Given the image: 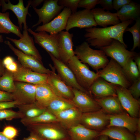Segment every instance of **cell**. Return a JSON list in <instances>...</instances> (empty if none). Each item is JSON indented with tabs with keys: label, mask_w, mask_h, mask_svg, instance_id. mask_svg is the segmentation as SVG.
<instances>
[{
	"label": "cell",
	"mask_w": 140,
	"mask_h": 140,
	"mask_svg": "<svg viewBox=\"0 0 140 140\" xmlns=\"http://www.w3.org/2000/svg\"><path fill=\"white\" fill-rule=\"evenodd\" d=\"M133 21L130 20L105 27H93L85 29L86 32L84 37L90 46L96 48H100L108 46L114 39L118 40L127 48V45L123 40V35L126 29Z\"/></svg>",
	"instance_id": "6da1fadb"
},
{
	"label": "cell",
	"mask_w": 140,
	"mask_h": 140,
	"mask_svg": "<svg viewBox=\"0 0 140 140\" xmlns=\"http://www.w3.org/2000/svg\"><path fill=\"white\" fill-rule=\"evenodd\" d=\"M74 51L75 55L81 62L88 64L97 72L105 67L109 61L102 51L92 48L86 41L76 46Z\"/></svg>",
	"instance_id": "7a4b0ae2"
},
{
	"label": "cell",
	"mask_w": 140,
	"mask_h": 140,
	"mask_svg": "<svg viewBox=\"0 0 140 140\" xmlns=\"http://www.w3.org/2000/svg\"><path fill=\"white\" fill-rule=\"evenodd\" d=\"M67 65L73 72L79 84L87 90H90L92 84L99 78L97 73L90 70L75 55L69 59Z\"/></svg>",
	"instance_id": "3957f363"
},
{
	"label": "cell",
	"mask_w": 140,
	"mask_h": 140,
	"mask_svg": "<svg viewBox=\"0 0 140 140\" xmlns=\"http://www.w3.org/2000/svg\"><path fill=\"white\" fill-rule=\"evenodd\" d=\"M96 73L99 78L113 84L128 89L131 84L125 75L121 66L112 59L105 67Z\"/></svg>",
	"instance_id": "277c9868"
},
{
	"label": "cell",
	"mask_w": 140,
	"mask_h": 140,
	"mask_svg": "<svg viewBox=\"0 0 140 140\" xmlns=\"http://www.w3.org/2000/svg\"><path fill=\"white\" fill-rule=\"evenodd\" d=\"M119 41L114 39L109 45L100 48L106 55L119 64L122 67L130 59L134 58L137 53L134 51H129Z\"/></svg>",
	"instance_id": "5b68a950"
},
{
	"label": "cell",
	"mask_w": 140,
	"mask_h": 140,
	"mask_svg": "<svg viewBox=\"0 0 140 140\" xmlns=\"http://www.w3.org/2000/svg\"><path fill=\"white\" fill-rule=\"evenodd\" d=\"M27 31L34 37L35 43L45 49L48 53L60 60L58 34L51 35L44 32H36L31 28H28Z\"/></svg>",
	"instance_id": "8992f818"
},
{
	"label": "cell",
	"mask_w": 140,
	"mask_h": 140,
	"mask_svg": "<svg viewBox=\"0 0 140 140\" xmlns=\"http://www.w3.org/2000/svg\"><path fill=\"white\" fill-rule=\"evenodd\" d=\"M97 25L91 10L85 9L72 13L68 18L65 30L68 31L74 27L86 29Z\"/></svg>",
	"instance_id": "52a82bcc"
},
{
	"label": "cell",
	"mask_w": 140,
	"mask_h": 140,
	"mask_svg": "<svg viewBox=\"0 0 140 140\" xmlns=\"http://www.w3.org/2000/svg\"><path fill=\"white\" fill-rule=\"evenodd\" d=\"M15 83V89L11 94L13 101L17 103V106L35 102L36 85L17 81Z\"/></svg>",
	"instance_id": "ba28073f"
},
{
	"label": "cell",
	"mask_w": 140,
	"mask_h": 140,
	"mask_svg": "<svg viewBox=\"0 0 140 140\" xmlns=\"http://www.w3.org/2000/svg\"><path fill=\"white\" fill-rule=\"evenodd\" d=\"M58 0H46L44 1L42 6L40 9L33 8L39 17L37 22L33 25V28L42 23L45 24L51 21L61 12L64 7L58 4Z\"/></svg>",
	"instance_id": "9c48e42d"
},
{
	"label": "cell",
	"mask_w": 140,
	"mask_h": 140,
	"mask_svg": "<svg viewBox=\"0 0 140 140\" xmlns=\"http://www.w3.org/2000/svg\"><path fill=\"white\" fill-rule=\"evenodd\" d=\"M114 85L117 97L124 110L132 117H137L139 111V100L134 98L128 88Z\"/></svg>",
	"instance_id": "30bf717a"
},
{
	"label": "cell",
	"mask_w": 140,
	"mask_h": 140,
	"mask_svg": "<svg viewBox=\"0 0 140 140\" xmlns=\"http://www.w3.org/2000/svg\"><path fill=\"white\" fill-rule=\"evenodd\" d=\"M4 43L17 57L18 61L23 67L43 74H49L52 73V71L44 67L42 62L33 56L26 55L16 48L9 40L5 41Z\"/></svg>",
	"instance_id": "8fae6325"
},
{
	"label": "cell",
	"mask_w": 140,
	"mask_h": 140,
	"mask_svg": "<svg viewBox=\"0 0 140 140\" xmlns=\"http://www.w3.org/2000/svg\"><path fill=\"white\" fill-rule=\"evenodd\" d=\"M109 122L107 128L116 127L127 129L133 134L136 132H140V118L130 116L128 113L123 112L115 114H109Z\"/></svg>",
	"instance_id": "7c38bea8"
},
{
	"label": "cell",
	"mask_w": 140,
	"mask_h": 140,
	"mask_svg": "<svg viewBox=\"0 0 140 140\" xmlns=\"http://www.w3.org/2000/svg\"><path fill=\"white\" fill-rule=\"evenodd\" d=\"M109 122V114L102 109L82 113L80 121L86 127L94 130L102 129Z\"/></svg>",
	"instance_id": "4fadbf2b"
},
{
	"label": "cell",
	"mask_w": 140,
	"mask_h": 140,
	"mask_svg": "<svg viewBox=\"0 0 140 140\" xmlns=\"http://www.w3.org/2000/svg\"><path fill=\"white\" fill-rule=\"evenodd\" d=\"M72 12L69 9L64 7L60 13L48 23L38 26L35 32H44L51 35H55L65 29L68 18Z\"/></svg>",
	"instance_id": "5bb4252c"
},
{
	"label": "cell",
	"mask_w": 140,
	"mask_h": 140,
	"mask_svg": "<svg viewBox=\"0 0 140 140\" xmlns=\"http://www.w3.org/2000/svg\"><path fill=\"white\" fill-rule=\"evenodd\" d=\"M48 54L57 72L58 75L61 79L68 86L87 94V90L78 83L73 72L68 65L51 54Z\"/></svg>",
	"instance_id": "9a60e30c"
},
{
	"label": "cell",
	"mask_w": 140,
	"mask_h": 140,
	"mask_svg": "<svg viewBox=\"0 0 140 140\" xmlns=\"http://www.w3.org/2000/svg\"><path fill=\"white\" fill-rule=\"evenodd\" d=\"M2 7V11L4 12L8 10L12 11L16 16L18 21L19 27L20 30H22V24H23V29H28L26 23V17L27 15L31 16L28 12L29 8L31 5V0L27 1V4L26 7L24 6L23 0H19L16 4H12L10 0H8V3L4 0H0Z\"/></svg>",
	"instance_id": "2e32d148"
},
{
	"label": "cell",
	"mask_w": 140,
	"mask_h": 140,
	"mask_svg": "<svg viewBox=\"0 0 140 140\" xmlns=\"http://www.w3.org/2000/svg\"><path fill=\"white\" fill-rule=\"evenodd\" d=\"M27 29H24L22 37L17 39L7 37L6 38L14 44L24 53L34 57L42 62V57L36 47L33 38L28 34Z\"/></svg>",
	"instance_id": "e0dca14e"
},
{
	"label": "cell",
	"mask_w": 140,
	"mask_h": 140,
	"mask_svg": "<svg viewBox=\"0 0 140 140\" xmlns=\"http://www.w3.org/2000/svg\"><path fill=\"white\" fill-rule=\"evenodd\" d=\"M73 97L72 101L74 105L83 113L97 111L101 107L94 99L87 94L72 88Z\"/></svg>",
	"instance_id": "ac0fdd59"
},
{
	"label": "cell",
	"mask_w": 140,
	"mask_h": 140,
	"mask_svg": "<svg viewBox=\"0 0 140 140\" xmlns=\"http://www.w3.org/2000/svg\"><path fill=\"white\" fill-rule=\"evenodd\" d=\"M52 73L48 75L47 83L58 97L72 100L73 97L72 88L66 85L55 72V69L51 65Z\"/></svg>",
	"instance_id": "d6986e66"
},
{
	"label": "cell",
	"mask_w": 140,
	"mask_h": 140,
	"mask_svg": "<svg viewBox=\"0 0 140 140\" xmlns=\"http://www.w3.org/2000/svg\"><path fill=\"white\" fill-rule=\"evenodd\" d=\"M60 60L67 65L69 59L75 55L73 50L72 33L62 31L58 34Z\"/></svg>",
	"instance_id": "ffe728a7"
},
{
	"label": "cell",
	"mask_w": 140,
	"mask_h": 140,
	"mask_svg": "<svg viewBox=\"0 0 140 140\" xmlns=\"http://www.w3.org/2000/svg\"><path fill=\"white\" fill-rule=\"evenodd\" d=\"M13 74L14 81L35 85L47 83L49 75L35 72L22 66H18L17 71Z\"/></svg>",
	"instance_id": "44dd1931"
},
{
	"label": "cell",
	"mask_w": 140,
	"mask_h": 140,
	"mask_svg": "<svg viewBox=\"0 0 140 140\" xmlns=\"http://www.w3.org/2000/svg\"><path fill=\"white\" fill-rule=\"evenodd\" d=\"M27 126L44 140H62L65 137V134L61 130L47 123L33 124Z\"/></svg>",
	"instance_id": "7402d4cb"
},
{
	"label": "cell",
	"mask_w": 140,
	"mask_h": 140,
	"mask_svg": "<svg viewBox=\"0 0 140 140\" xmlns=\"http://www.w3.org/2000/svg\"><path fill=\"white\" fill-rule=\"evenodd\" d=\"M74 107L54 114L58 122L66 127L69 128L79 124L82 112L78 108Z\"/></svg>",
	"instance_id": "603a6c76"
},
{
	"label": "cell",
	"mask_w": 140,
	"mask_h": 140,
	"mask_svg": "<svg viewBox=\"0 0 140 140\" xmlns=\"http://www.w3.org/2000/svg\"><path fill=\"white\" fill-rule=\"evenodd\" d=\"M90 90L96 97L117 96L114 85L99 78L91 85Z\"/></svg>",
	"instance_id": "cb8c5ba5"
},
{
	"label": "cell",
	"mask_w": 140,
	"mask_h": 140,
	"mask_svg": "<svg viewBox=\"0 0 140 140\" xmlns=\"http://www.w3.org/2000/svg\"><path fill=\"white\" fill-rule=\"evenodd\" d=\"M91 11L97 25L103 27L109 25H115L121 22L116 13L105 11L100 8H94Z\"/></svg>",
	"instance_id": "d4e9b609"
},
{
	"label": "cell",
	"mask_w": 140,
	"mask_h": 140,
	"mask_svg": "<svg viewBox=\"0 0 140 140\" xmlns=\"http://www.w3.org/2000/svg\"><path fill=\"white\" fill-rule=\"evenodd\" d=\"M57 97L47 83L36 85V102L41 107H47L49 103Z\"/></svg>",
	"instance_id": "484cf974"
},
{
	"label": "cell",
	"mask_w": 140,
	"mask_h": 140,
	"mask_svg": "<svg viewBox=\"0 0 140 140\" xmlns=\"http://www.w3.org/2000/svg\"><path fill=\"white\" fill-rule=\"evenodd\" d=\"M69 133L72 140H93L99 136V132L78 124L69 128Z\"/></svg>",
	"instance_id": "4316f807"
},
{
	"label": "cell",
	"mask_w": 140,
	"mask_h": 140,
	"mask_svg": "<svg viewBox=\"0 0 140 140\" xmlns=\"http://www.w3.org/2000/svg\"><path fill=\"white\" fill-rule=\"evenodd\" d=\"M94 100L103 110L108 114H117L123 112L124 109L117 96L95 98Z\"/></svg>",
	"instance_id": "83f0119b"
},
{
	"label": "cell",
	"mask_w": 140,
	"mask_h": 140,
	"mask_svg": "<svg viewBox=\"0 0 140 140\" xmlns=\"http://www.w3.org/2000/svg\"><path fill=\"white\" fill-rule=\"evenodd\" d=\"M121 22L140 18V5L132 1L123 6L116 12Z\"/></svg>",
	"instance_id": "f1b7e54d"
},
{
	"label": "cell",
	"mask_w": 140,
	"mask_h": 140,
	"mask_svg": "<svg viewBox=\"0 0 140 140\" xmlns=\"http://www.w3.org/2000/svg\"><path fill=\"white\" fill-rule=\"evenodd\" d=\"M105 135L114 140H135V135L124 128L113 127L99 132V136Z\"/></svg>",
	"instance_id": "f546056e"
},
{
	"label": "cell",
	"mask_w": 140,
	"mask_h": 140,
	"mask_svg": "<svg viewBox=\"0 0 140 140\" xmlns=\"http://www.w3.org/2000/svg\"><path fill=\"white\" fill-rule=\"evenodd\" d=\"M9 12L2 13L0 12V33H12L20 38L23 34L18 26L15 25L11 20Z\"/></svg>",
	"instance_id": "4dcf8cb0"
},
{
	"label": "cell",
	"mask_w": 140,
	"mask_h": 140,
	"mask_svg": "<svg viewBox=\"0 0 140 140\" xmlns=\"http://www.w3.org/2000/svg\"><path fill=\"white\" fill-rule=\"evenodd\" d=\"M58 122L56 116L48 110L36 117L32 118H23L21 122L24 125H28Z\"/></svg>",
	"instance_id": "1f68e13d"
},
{
	"label": "cell",
	"mask_w": 140,
	"mask_h": 140,
	"mask_svg": "<svg viewBox=\"0 0 140 140\" xmlns=\"http://www.w3.org/2000/svg\"><path fill=\"white\" fill-rule=\"evenodd\" d=\"M75 107L72 100L57 97L52 100L47 107L53 114Z\"/></svg>",
	"instance_id": "d6a6232c"
},
{
	"label": "cell",
	"mask_w": 140,
	"mask_h": 140,
	"mask_svg": "<svg viewBox=\"0 0 140 140\" xmlns=\"http://www.w3.org/2000/svg\"><path fill=\"white\" fill-rule=\"evenodd\" d=\"M19 108L20 111L23 116L24 117L32 118L36 117L40 115L46 109L41 108L35 103L17 106Z\"/></svg>",
	"instance_id": "836d02e7"
},
{
	"label": "cell",
	"mask_w": 140,
	"mask_h": 140,
	"mask_svg": "<svg viewBox=\"0 0 140 140\" xmlns=\"http://www.w3.org/2000/svg\"><path fill=\"white\" fill-rule=\"evenodd\" d=\"M134 59H130L122 67L125 75L131 84L140 77V72Z\"/></svg>",
	"instance_id": "e575fe53"
},
{
	"label": "cell",
	"mask_w": 140,
	"mask_h": 140,
	"mask_svg": "<svg viewBox=\"0 0 140 140\" xmlns=\"http://www.w3.org/2000/svg\"><path fill=\"white\" fill-rule=\"evenodd\" d=\"M13 73L7 71L0 78V89L12 93L15 88Z\"/></svg>",
	"instance_id": "d590c367"
},
{
	"label": "cell",
	"mask_w": 140,
	"mask_h": 140,
	"mask_svg": "<svg viewBox=\"0 0 140 140\" xmlns=\"http://www.w3.org/2000/svg\"><path fill=\"white\" fill-rule=\"evenodd\" d=\"M127 31L130 32L132 35L134 43L131 51H134L136 48L140 46V18L137 20L132 26L128 27L125 32Z\"/></svg>",
	"instance_id": "8d00e7d4"
},
{
	"label": "cell",
	"mask_w": 140,
	"mask_h": 140,
	"mask_svg": "<svg viewBox=\"0 0 140 140\" xmlns=\"http://www.w3.org/2000/svg\"><path fill=\"white\" fill-rule=\"evenodd\" d=\"M23 116L20 112H16L7 109L0 110V120L4 119L23 118Z\"/></svg>",
	"instance_id": "74e56055"
},
{
	"label": "cell",
	"mask_w": 140,
	"mask_h": 140,
	"mask_svg": "<svg viewBox=\"0 0 140 140\" xmlns=\"http://www.w3.org/2000/svg\"><path fill=\"white\" fill-rule=\"evenodd\" d=\"M80 0H58V4L69 9L72 13L77 11Z\"/></svg>",
	"instance_id": "f35d334b"
},
{
	"label": "cell",
	"mask_w": 140,
	"mask_h": 140,
	"mask_svg": "<svg viewBox=\"0 0 140 140\" xmlns=\"http://www.w3.org/2000/svg\"><path fill=\"white\" fill-rule=\"evenodd\" d=\"M129 88L133 96L138 100L140 96V77L134 81Z\"/></svg>",
	"instance_id": "ab89813d"
},
{
	"label": "cell",
	"mask_w": 140,
	"mask_h": 140,
	"mask_svg": "<svg viewBox=\"0 0 140 140\" xmlns=\"http://www.w3.org/2000/svg\"><path fill=\"white\" fill-rule=\"evenodd\" d=\"M100 1V0H80L78 8L91 10L94 8L97 5L99 4Z\"/></svg>",
	"instance_id": "60d3db41"
},
{
	"label": "cell",
	"mask_w": 140,
	"mask_h": 140,
	"mask_svg": "<svg viewBox=\"0 0 140 140\" xmlns=\"http://www.w3.org/2000/svg\"><path fill=\"white\" fill-rule=\"evenodd\" d=\"M3 134L6 137L13 139L17 135V130L15 128L11 126H8L4 129Z\"/></svg>",
	"instance_id": "b9f144b4"
},
{
	"label": "cell",
	"mask_w": 140,
	"mask_h": 140,
	"mask_svg": "<svg viewBox=\"0 0 140 140\" xmlns=\"http://www.w3.org/2000/svg\"><path fill=\"white\" fill-rule=\"evenodd\" d=\"M132 1L130 0H113V9L117 11L124 6Z\"/></svg>",
	"instance_id": "7bdbcfd3"
},
{
	"label": "cell",
	"mask_w": 140,
	"mask_h": 140,
	"mask_svg": "<svg viewBox=\"0 0 140 140\" xmlns=\"http://www.w3.org/2000/svg\"><path fill=\"white\" fill-rule=\"evenodd\" d=\"M13 101L11 93H9L0 89V102L10 101Z\"/></svg>",
	"instance_id": "ee69618b"
},
{
	"label": "cell",
	"mask_w": 140,
	"mask_h": 140,
	"mask_svg": "<svg viewBox=\"0 0 140 140\" xmlns=\"http://www.w3.org/2000/svg\"><path fill=\"white\" fill-rule=\"evenodd\" d=\"M113 1L112 0H100L99 4L103 9L109 11L113 9Z\"/></svg>",
	"instance_id": "f6af8a7d"
},
{
	"label": "cell",
	"mask_w": 140,
	"mask_h": 140,
	"mask_svg": "<svg viewBox=\"0 0 140 140\" xmlns=\"http://www.w3.org/2000/svg\"><path fill=\"white\" fill-rule=\"evenodd\" d=\"M17 105L16 101H12L0 102V110L15 107Z\"/></svg>",
	"instance_id": "bcb514c9"
},
{
	"label": "cell",
	"mask_w": 140,
	"mask_h": 140,
	"mask_svg": "<svg viewBox=\"0 0 140 140\" xmlns=\"http://www.w3.org/2000/svg\"><path fill=\"white\" fill-rule=\"evenodd\" d=\"M5 67L7 71L14 73L17 71L18 66L17 63L14 61L10 65Z\"/></svg>",
	"instance_id": "7dc6e473"
},
{
	"label": "cell",
	"mask_w": 140,
	"mask_h": 140,
	"mask_svg": "<svg viewBox=\"0 0 140 140\" xmlns=\"http://www.w3.org/2000/svg\"><path fill=\"white\" fill-rule=\"evenodd\" d=\"M14 61H15L12 57L10 56H7L3 59V63L5 67L10 65Z\"/></svg>",
	"instance_id": "c3c4849f"
},
{
	"label": "cell",
	"mask_w": 140,
	"mask_h": 140,
	"mask_svg": "<svg viewBox=\"0 0 140 140\" xmlns=\"http://www.w3.org/2000/svg\"><path fill=\"white\" fill-rule=\"evenodd\" d=\"M24 140H44L42 138L35 133H32L28 137Z\"/></svg>",
	"instance_id": "681fc988"
},
{
	"label": "cell",
	"mask_w": 140,
	"mask_h": 140,
	"mask_svg": "<svg viewBox=\"0 0 140 140\" xmlns=\"http://www.w3.org/2000/svg\"><path fill=\"white\" fill-rule=\"evenodd\" d=\"M44 0H31V5L33 8H36Z\"/></svg>",
	"instance_id": "f907efd6"
},
{
	"label": "cell",
	"mask_w": 140,
	"mask_h": 140,
	"mask_svg": "<svg viewBox=\"0 0 140 140\" xmlns=\"http://www.w3.org/2000/svg\"><path fill=\"white\" fill-rule=\"evenodd\" d=\"M135 62L138 67L139 71L140 72V56L139 53L134 57V59Z\"/></svg>",
	"instance_id": "816d5d0a"
},
{
	"label": "cell",
	"mask_w": 140,
	"mask_h": 140,
	"mask_svg": "<svg viewBox=\"0 0 140 140\" xmlns=\"http://www.w3.org/2000/svg\"><path fill=\"white\" fill-rule=\"evenodd\" d=\"M0 140H14L13 139H10L4 135L2 132H0Z\"/></svg>",
	"instance_id": "f5cc1de1"
},
{
	"label": "cell",
	"mask_w": 140,
	"mask_h": 140,
	"mask_svg": "<svg viewBox=\"0 0 140 140\" xmlns=\"http://www.w3.org/2000/svg\"><path fill=\"white\" fill-rule=\"evenodd\" d=\"M99 138L98 140H108L109 137L105 135H101L99 136Z\"/></svg>",
	"instance_id": "db71d44e"
},
{
	"label": "cell",
	"mask_w": 140,
	"mask_h": 140,
	"mask_svg": "<svg viewBox=\"0 0 140 140\" xmlns=\"http://www.w3.org/2000/svg\"><path fill=\"white\" fill-rule=\"evenodd\" d=\"M135 140H140V132H136L135 133Z\"/></svg>",
	"instance_id": "11a10c76"
},
{
	"label": "cell",
	"mask_w": 140,
	"mask_h": 140,
	"mask_svg": "<svg viewBox=\"0 0 140 140\" xmlns=\"http://www.w3.org/2000/svg\"><path fill=\"white\" fill-rule=\"evenodd\" d=\"M1 60L0 59V75H1L3 73V68L2 67V65L1 64Z\"/></svg>",
	"instance_id": "9f6ffc18"
},
{
	"label": "cell",
	"mask_w": 140,
	"mask_h": 140,
	"mask_svg": "<svg viewBox=\"0 0 140 140\" xmlns=\"http://www.w3.org/2000/svg\"><path fill=\"white\" fill-rule=\"evenodd\" d=\"M3 39L2 35L0 34V43H2L3 41Z\"/></svg>",
	"instance_id": "6f0895ef"
},
{
	"label": "cell",
	"mask_w": 140,
	"mask_h": 140,
	"mask_svg": "<svg viewBox=\"0 0 140 140\" xmlns=\"http://www.w3.org/2000/svg\"><path fill=\"white\" fill-rule=\"evenodd\" d=\"M1 2H0V8L1 7Z\"/></svg>",
	"instance_id": "680465c9"
}]
</instances>
